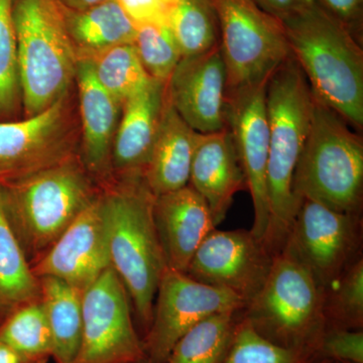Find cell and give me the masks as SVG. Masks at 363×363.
Segmentation results:
<instances>
[{"label": "cell", "instance_id": "cell-1", "mask_svg": "<svg viewBox=\"0 0 363 363\" xmlns=\"http://www.w3.org/2000/svg\"><path fill=\"white\" fill-rule=\"evenodd\" d=\"M281 23L291 57L304 74L313 95L351 128L362 131V42L314 0Z\"/></svg>", "mask_w": 363, "mask_h": 363}, {"label": "cell", "instance_id": "cell-2", "mask_svg": "<svg viewBox=\"0 0 363 363\" xmlns=\"http://www.w3.org/2000/svg\"><path fill=\"white\" fill-rule=\"evenodd\" d=\"M101 197L111 264L145 332L152 319L157 286L168 269L154 217L156 196L143 175L121 177Z\"/></svg>", "mask_w": 363, "mask_h": 363}, {"label": "cell", "instance_id": "cell-3", "mask_svg": "<svg viewBox=\"0 0 363 363\" xmlns=\"http://www.w3.org/2000/svg\"><path fill=\"white\" fill-rule=\"evenodd\" d=\"M313 101L304 74L290 57L274 72L266 87L269 225L264 242L274 255L283 250L297 212L294 175L309 133Z\"/></svg>", "mask_w": 363, "mask_h": 363}, {"label": "cell", "instance_id": "cell-4", "mask_svg": "<svg viewBox=\"0 0 363 363\" xmlns=\"http://www.w3.org/2000/svg\"><path fill=\"white\" fill-rule=\"evenodd\" d=\"M9 224L33 267L97 197L76 157L0 185Z\"/></svg>", "mask_w": 363, "mask_h": 363}, {"label": "cell", "instance_id": "cell-5", "mask_svg": "<svg viewBox=\"0 0 363 363\" xmlns=\"http://www.w3.org/2000/svg\"><path fill=\"white\" fill-rule=\"evenodd\" d=\"M301 199L360 214L363 197V140L359 131L314 96L311 123L294 175Z\"/></svg>", "mask_w": 363, "mask_h": 363}, {"label": "cell", "instance_id": "cell-6", "mask_svg": "<svg viewBox=\"0 0 363 363\" xmlns=\"http://www.w3.org/2000/svg\"><path fill=\"white\" fill-rule=\"evenodd\" d=\"M13 18L23 111L30 117L68 94L79 56L58 0H14Z\"/></svg>", "mask_w": 363, "mask_h": 363}, {"label": "cell", "instance_id": "cell-7", "mask_svg": "<svg viewBox=\"0 0 363 363\" xmlns=\"http://www.w3.org/2000/svg\"><path fill=\"white\" fill-rule=\"evenodd\" d=\"M325 289L297 260L274 255L262 290L241 311V317L269 342L316 357L327 328Z\"/></svg>", "mask_w": 363, "mask_h": 363}, {"label": "cell", "instance_id": "cell-8", "mask_svg": "<svg viewBox=\"0 0 363 363\" xmlns=\"http://www.w3.org/2000/svg\"><path fill=\"white\" fill-rule=\"evenodd\" d=\"M220 26L227 92L262 84L291 57L283 23L253 0H211Z\"/></svg>", "mask_w": 363, "mask_h": 363}, {"label": "cell", "instance_id": "cell-9", "mask_svg": "<svg viewBox=\"0 0 363 363\" xmlns=\"http://www.w3.org/2000/svg\"><path fill=\"white\" fill-rule=\"evenodd\" d=\"M360 214L301 199L281 252L297 260L324 289L359 257Z\"/></svg>", "mask_w": 363, "mask_h": 363}, {"label": "cell", "instance_id": "cell-10", "mask_svg": "<svg viewBox=\"0 0 363 363\" xmlns=\"http://www.w3.org/2000/svg\"><path fill=\"white\" fill-rule=\"evenodd\" d=\"M245 308V303L233 293L167 269L157 286L152 323L143 339L145 358L150 363H166L174 346L194 325L217 313Z\"/></svg>", "mask_w": 363, "mask_h": 363}, {"label": "cell", "instance_id": "cell-11", "mask_svg": "<svg viewBox=\"0 0 363 363\" xmlns=\"http://www.w3.org/2000/svg\"><path fill=\"white\" fill-rule=\"evenodd\" d=\"M123 281L109 267L83 292L82 342L76 363H135L145 359L143 339Z\"/></svg>", "mask_w": 363, "mask_h": 363}, {"label": "cell", "instance_id": "cell-12", "mask_svg": "<svg viewBox=\"0 0 363 363\" xmlns=\"http://www.w3.org/2000/svg\"><path fill=\"white\" fill-rule=\"evenodd\" d=\"M68 96L35 116L0 123V185L75 157Z\"/></svg>", "mask_w": 363, "mask_h": 363}, {"label": "cell", "instance_id": "cell-13", "mask_svg": "<svg viewBox=\"0 0 363 363\" xmlns=\"http://www.w3.org/2000/svg\"><path fill=\"white\" fill-rule=\"evenodd\" d=\"M274 257L252 230L215 228L198 247L186 274L233 293L247 306L266 283Z\"/></svg>", "mask_w": 363, "mask_h": 363}, {"label": "cell", "instance_id": "cell-14", "mask_svg": "<svg viewBox=\"0 0 363 363\" xmlns=\"http://www.w3.org/2000/svg\"><path fill=\"white\" fill-rule=\"evenodd\" d=\"M267 83L227 92V126L233 135L247 188L252 196V233L264 240L269 225Z\"/></svg>", "mask_w": 363, "mask_h": 363}, {"label": "cell", "instance_id": "cell-15", "mask_svg": "<svg viewBox=\"0 0 363 363\" xmlns=\"http://www.w3.org/2000/svg\"><path fill=\"white\" fill-rule=\"evenodd\" d=\"M111 267L106 223L99 194L32 269L37 278L52 277L84 292Z\"/></svg>", "mask_w": 363, "mask_h": 363}, {"label": "cell", "instance_id": "cell-16", "mask_svg": "<svg viewBox=\"0 0 363 363\" xmlns=\"http://www.w3.org/2000/svg\"><path fill=\"white\" fill-rule=\"evenodd\" d=\"M166 97L198 133L226 128L227 76L220 45L182 58L166 83Z\"/></svg>", "mask_w": 363, "mask_h": 363}, {"label": "cell", "instance_id": "cell-17", "mask_svg": "<svg viewBox=\"0 0 363 363\" xmlns=\"http://www.w3.org/2000/svg\"><path fill=\"white\" fill-rule=\"evenodd\" d=\"M154 217L167 267L186 274L198 247L216 228L207 203L188 185L157 196Z\"/></svg>", "mask_w": 363, "mask_h": 363}, {"label": "cell", "instance_id": "cell-18", "mask_svg": "<svg viewBox=\"0 0 363 363\" xmlns=\"http://www.w3.org/2000/svg\"><path fill=\"white\" fill-rule=\"evenodd\" d=\"M189 185L207 203L215 225L225 218L236 193L247 188L233 135L228 126L198 133Z\"/></svg>", "mask_w": 363, "mask_h": 363}, {"label": "cell", "instance_id": "cell-19", "mask_svg": "<svg viewBox=\"0 0 363 363\" xmlns=\"http://www.w3.org/2000/svg\"><path fill=\"white\" fill-rule=\"evenodd\" d=\"M166 105V83H149L123 104L111 150V168L119 176L143 175Z\"/></svg>", "mask_w": 363, "mask_h": 363}, {"label": "cell", "instance_id": "cell-20", "mask_svg": "<svg viewBox=\"0 0 363 363\" xmlns=\"http://www.w3.org/2000/svg\"><path fill=\"white\" fill-rule=\"evenodd\" d=\"M75 80L82 123V164L88 173L104 177L111 169V150L123 104L98 82L92 64L79 56Z\"/></svg>", "mask_w": 363, "mask_h": 363}, {"label": "cell", "instance_id": "cell-21", "mask_svg": "<svg viewBox=\"0 0 363 363\" xmlns=\"http://www.w3.org/2000/svg\"><path fill=\"white\" fill-rule=\"evenodd\" d=\"M198 133L185 123L166 97L159 130L143 179L155 196L189 185Z\"/></svg>", "mask_w": 363, "mask_h": 363}, {"label": "cell", "instance_id": "cell-22", "mask_svg": "<svg viewBox=\"0 0 363 363\" xmlns=\"http://www.w3.org/2000/svg\"><path fill=\"white\" fill-rule=\"evenodd\" d=\"M44 307L56 363H76L82 342V291L52 277L40 278Z\"/></svg>", "mask_w": 363, "mask_h": 363}, {"label": "cell", "instance_id": "cell-23", "mask_svg": "<svg viewBox=\"0 0 363 363\" xmlns=\"http://www.w3.org/2000/svg\"><path fill=\"white\" fill-rule=\"evenodd\" d=\"M67 28L78 56H86L135 40L136 26L116 0H107L84 11L64 7Z\"/></svg>", "mask_w": 363, "mask_h": 363}, {"label": "cell", "instance_id": "cell-24", "mask_svg": "<svg viewBox=\"0 0 363 363\" xmlns=\"http://www.w3.org/2000/svg\"><path fill=\"white\" fill-rule=\"evenodd\" d=\"M39 300L40 279L9 224L0 194V325L16 310Z\"/></svg>", "mask_w": 363, "mask_h": 363}, {"label": "cell", "instance_id": "cell-25", "mask_svg": "<svg viewBox=\"0 0 363 363\" xmlns=\"http://www.w3.org/2000/svg\"><path fill=\"white\" fill-rule=\"evenodd\" d=\"M241 311L217 313L194 325L174 346L166 363H223Z\"/></svg>", "mask_w": 363, "mask_h": 363}, {"label": "cell", "instance_id": "cell-26", "mask_svg": "<svg viewBox=\"0 0 363 363\" xmlns=\"http://www.w3.org/2000/svg\"><path fill=\"white\" fill-rule=\"evenodd\" d=\"M168 26L182 58L220 45V26L211 0H179L169 11Z\"/></svg>", "mask_w": 363, "mask_h": 363}, {"label": "cell", "instance_id": "cell-27", "mask_svg": "<svg viewBox=\"0 0 363 363\" xmlns=\"http://www.w3.org/2000/svg\"><path fill=\"white\" fill-rule=\"evenodd\" d=\"M0 342L25 363H47L52 357L51 330L40 300L16 310L0 325Z\"/></svg>", "mask_w": 363, "mask_h": 363}, {"label": "cell", "instance_id": "cell-28", "mask_svg": "<svg viewBox=\"0 0 363 363\" xmlns=\"http://www.w3.org/2000/svg\"><path fill=\"white\" fill-rule=\"evenodd\" d=\"M83 57L90 60L98 82L121 104L150 80L133 43L113 45Z\"/></svg>", "mask_w": 363, "mask_h": 363}, {"label": "cell", "instance_id": "cell-29", "mask_svg": "<svg viewBox=\"0 0 363 363\" xmlns=\"http://www.w3.org/2000/svg\"><path fill=\"white\" fill-rule=\"evenodd\" d=\"M324 313L327 327L362 329L363 259L362 255L325 289Z\"/></svg>", "mask_w": 363, "mask_h": 363}, {"label": "cell", "instance_id": "cell-30", "mask_svg": "<svg viewBox=\"0 0 363 363\" xmlns=\"http://www.w3.org/2000/svg\"><path fill=\"white\" fill-rule=\"evenodd\" d=\"M14 0H0V123L16 121L21 109Z\"/></svg>", "mask_w": 363, "mask_h": 363}, {"label": "cell", "instance_id": "cell-31", "mask_svg": "<svg viewBox=\"0 0 363 363\" xmlns=\"http://www.w3.org/2000/svg\"><path fill=\"white\" fill-rule=\"evenodd\" d=\"M133 45L147 75L162 82H168L182 59L180 50L169 26H138Z\"/></svg>", "mask_w": 363, "mask_h": 363}, {"label": "cell", "instance_id": "cell-32", "mask_svg": "<svg viewBox=\"0 0 363 363\" xmlns=\"http://www.w3.org/2000/svg\"><path fill=\"white\" fill-rule=\"evenodd\" d=\"M314 354L269 342L240 317L233 345L223 363H308Z\"/></svg>", "mask_w": 363, "mask_h": 363}, {"label": "cell", "instance_id": "cell-33", "mask_svg": "<svg viewBox=\"0 0 363 363\" xmlns=\"http://www.w3.org/2000/svg\"><path fill=\"white\" fill-rule=\"evenodd\" d=\"M316 357L333 362L363 363L362 329L327 327L318 346Z\"/></svg>", "mask_w": 363, "mask_h": 363}, {"label": "cell", "instance_id": "cell-34", "mask_svg": "<svg viewBox=\"0 0 363 363\" xmlns=\"http://www.w3.org/2000/svg\"><path fill=\"white\" fill-rule=\"evenodd\" d=\"M320 9L362 43L363 0H314Z\"/></svg>", "mask_w": 363, "mask_h": 363}, {"label": "cell", "instance_id": "cell-35", "mask_svg": "<svg viewBox=\"0 0 363 363\" xmlns=\"http://www.w3.org/2000/svg\"><path fill=\"white\" fill-rule=\"evenodd\" d=\"M126 16L138 28L145 25H168L172 9L160 0H116Z\"/></svg>", "mask_w": 363, "mask_h": 363}, {"label": "cell", "instance_id": "cell-36", "mask_svg": "<svg viewBox=\"0 0 363 363\" xmlns=\"http://www.w3.org/2000/svg\"><path fill=\"white\" fill-rule=\"evenodd\" d=\"M267 13L284 21L298 13L311 0H253Z\"/></svg>", "mask_w": 363, "mask_h": 363}, {"label": "cell", "instance_id": "cell-37", "mask_svg": "<svg viewBox=\"0 0 363 363\" xmlns=\"http://www.w3.org/2000/svg\"><path fill=\"white\" fill-rule=\"evenodd\" d=\"M62 6L70 11H84L89 7L97 6L107 0H58Z\"/></svg>", "mask_w": 363, "mask_h": 363}, {"label": "cell", "instance_id": "cell-38", "mask_svg": "<svg viewBox=\"0 0 363 363\" xmlns=\"http://www.w3.org/2000/svg\"><path fill=\"white\" fill-rule=\"evenodd\" d=\"M0 363H25L13 350L0 342Z\"/></svg>", "mask_w": 363, "mask_h": 363}, {"label": "cell", "instance_id": "cell-39", "mask_svg": "<svg viewBox=\"0 0 363 363\" xmlns=\"http://www.w3.org/2000/svg\"><path fill=\"white\" fill-rule=\"evenodd\" d=\"M160 1L162 2L164 6L169 7V9H173L178 4L179 0H160Z\"/></svg>", "mask_w": 363, "mask_h": 363}, {"label": "cell", "instance_id": "cell-40", "mask_svg": "<svg viewBox=\"0 0 363 363\" xmlns=\"http://www.w3.org/2000/svg\"><path fill=\"white\" fill-rule=\"evenodd\" d=\"M308 363H333V362H331V360L325 359V358L314 357L311 362Z\"/></svg>", "mask_w": 363, "mask_h": 363}, {"label": "cell", "instance_id": "cell-41", "mask_svg": "<svg viewBox=\"0 0 363 363\" xmlns=\"http://www.w3.org/2000/svg\"><path fill=\"white\" fill-rule=\"evenodd\" d=\"M135 363H150V362H147V358H145V359L140 360V362H138Z\"/></svg>", "mask_w": 363, "mask_h": 363}, {"label": "cell", "instance_id": "cell-42", "mask_svg": "<svg viewBox=\"0 0 363 363\" xmlns=\"http://www.w3.org/2000/svg\"><path fill=\"white\" fill-rule=\"evenodd\" d=\"M333 363H343V362H333Z\"/></svg>", "mask_w": 363, "mask_h": 363}]
</instances>
